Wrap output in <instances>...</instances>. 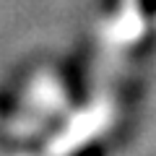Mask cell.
Wrapping results in <instances>:
<instances>
[{
  "label": "cell",
  "mask_w": 156,
  "mask_h": 156,
  "mask_svg": "<svg viewBox=\"0 0 156 156\" xmlns=\"http://www.w3.org/2000/svg\"><path fill=\"white\" fill-rule=\"evenodd\" d=\"M140 5L146 13H156V0H140Z\"/></svg>",
  "instance_id": "2"
},
{
  "label": "cell",
  "mask_w": 156,
  "mask_h": 156,
  "mask_svg": "<svg viewBox=\"0 0 156 156\" xmlns=\"http://www.w3.org/2000/svg\"><path fill=\"white\" fill-rule=\"evenodd\" d=\"M73 156H101V148L99 146H89V148L78 151V154H73Z\"/></svg>",
  "instance_id": "1"
}]
</instances>
